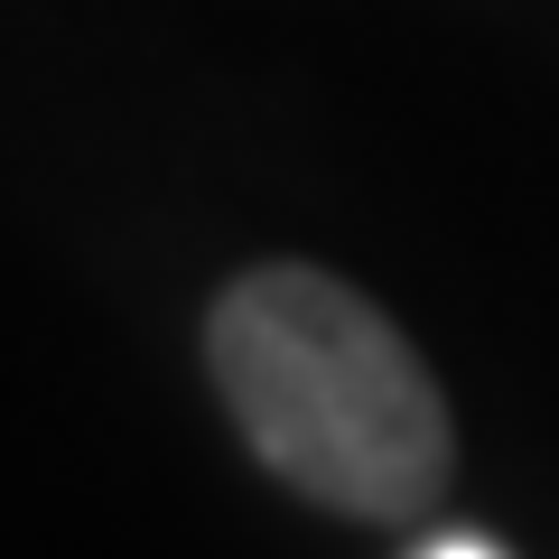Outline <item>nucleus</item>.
Segmentation results:
<instances>
[{
  "mask_svg": "<svg viewBox=\"0 0 559 559\" xmlns=\"http://www.w3.org/2000/svg\"><path fill=\"white\" fill-rule=\"evenodd\" d=\"M205 373L242 448L345 522H411L457 439L429 364L364 289L318 261H252L205 308Z\"/></svg>",
  "mask_w": 559,
  "mask_h": 559,
  "instance_id": "nucleus-1",
  "label": "nucleus"
},
{
  "mask_svg": "<svg viewBox=\"0 0 559 559\" xmlns=\"http://www.w3.org/2000/svg\"><path fill=\"white\" fill-rule=\"evenodd\" d=\"M429 559H495V550H485V540H439Z\"/></svg>",
  "mask_w": 559,
  "mask_h": 559,
  "instance_id": "nucleus-2",
  "label": "nucleus"
}]
</instances>
